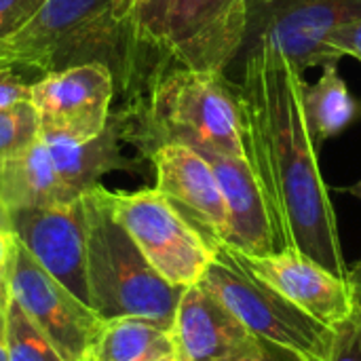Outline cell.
I'll use <instances>...</instances> for the list:
<instances>
[{"label":"cell","instance_id":"cb8c5ba5","mask_svg":"<svg viewBox=\"0 0 361 361\" xmlns=\"http://www.w3.org/2000/svg\"><path fill=\"white\" fill-rule=\"evenodd\" d=\"M171 2H173V0H154V2L142 13V17L137 19L135 32H137V38H140L144 44L157 49L159 30H161V23H163L165 13H167V8L171 6ZM157 51H159V49H157Z\"/></svg>","mask_w":361,"mask_h":361},{"label":"cell","instance_id":"52a82bcc","mask_svg":"<svg viewBox=\"0 0 361 361\" xmlns=\"http://www.w3.org/2000/svg\"><path fill=\"white\" fill-rule=\"evenodd\" d=\"M355 19H361V0H260L252 8L239 57L264 42L300 74L338 63L343 57L328 47V38Z\"/></svg>","mask_w":361,"mask_h":361},{"label":"cell","instance_id":"7402d4cb","mask_svg":"<svg viewBox=\"0 0 361 361\" xmlns=\"http://www.w3.org/2000/svg\"><path fill=\"white\" fill-rule=\"evenodd\" d=\"M42 4L44 0H0V44L27 25Z\"/></svg>","mask_w":361,"mask_h":361},{"label":"cell","instance_id":"1f68e13d","mask_svg":"<svg viewBox=\"0 0 361 361\" xmlns=\"http://www.w3.org/2000/svg\"><path fill=\"white\" fill-rule=\"evenodd\" d=\"M0 226H2V228H8V218H6L2 212H0ZM8 231H11V228H8Z\"/></svg>","mask_w":361,"mask_h":361},{"label":"cell","instance_id":"6da1fadb","mask_svg":"<svg viewBox=\"0 0 361 361\" xmlns=\"http://www.w3.org/2000/svg\"><path fill=\"white\" fill-rule=\"evenodd\" d=\"M235 82L243 144L281 250L294 247L349 279L319 148L305 112V74L264 42L247 49Z\"/></svg>","mask_w":361,"mask_h":361},{"label":"cell","instance_id":"7a4b0ae2","mask_svg":"<svg viewBox=\"0 0 361 361\" xmlns=\"http://www.w3.org/2000/svg\"><path fill=\"white\" fill-rule=\"evenodd\" d=\"M127 121L125 137L135 140L146 157L165 142H182L247 159L237 89L220 72L163 63L144 104Z\"/></svg>","mask_w":361,"mask_h":361},{"label":"cell","instance_id":"ffe728a7","mask_svg":"<svg viewBox=\"0 0 361 361\" xmlns=\"http://www.w3.org/2000/svg\"><path fill=\"white\" fill-rule=\"evenodd\" d=\"M40 121L32 102L0 108V159H6L38 140Z\"/></svg>","mask_w":361,"mask_h":361},{"label":"cell","instance_id":"e0dca14e","mask_svg":"<svg viewBox=\"0 0 361 361\" xmlns=\"http://www.w3.org/2000/svg\"><path fill=\"white\" fill-rule=\"evenodd\" d=\"M176 357L171 330L144 317L104 319L85 361H161Z\"/></svg>","mask_w":361,"mask_h":361},{"label":"cell","instance_id":"4fadbf2b","mask_svg":"<svg viewBox=\"0 0 361 361\" xmlns=\"http://www.w3.org/2000/svg\"><path fill=\"white\" fill-rule=\"evenodd\" d=\"M171 334L178 361H254L262 341L201 283L184 288Z\"/></svg>","mask_w":361,"mask_h":361},{"label":"cell","instance_id":"f546056e","mask_svg":"<svg viewBox=\"0 0 361 361\" xmlns=\"http://www.w3.org/2000/svg\"><path fill=\"white\" fill-rule=\"evenodd\" d=\"M349 281L353 288V296H355V305L361 307V258L355 262V267L349 273Z\"/></svg>","mask_w":361,"mask_h":361},{"label":"cell","instance_id":"3957f363","mask_svg":"<svg viewBox=\"0 0 361 361\" xmlns=\"http://www.w3.org/2000/svg\"><path fill=\"white\" fill-rule=\"evenodd\" d=\"M112 2L44 0L27 25L4 40L0 49L13 66L34 68L42 74L99 61L125 85L137 72L142 49L152 47L116 19Z\"/></svg>","mask_w":361,"mask_h":361},{"label":"cell","instance_id":"603a6c76","mask_svg":"<svg viewBox=\"0 0 361 361\" xmlns=\"http://www.w3.org/2000/svg\"><path fill=\"white\" fill-rule=\"evenodd\" d=\"M32 82L25 80L21 74L15 72V66H2L0 68V108L30 102Z\"/></svg>","mask_w":361,"mask_h":361},{"label":"cell","instance_id":"f1b7e54d","mask_svg":"<svg viewBox=\"0 0 361 361\" xmlns=\"http://www.w3.org/2000/svg\"><path fill=\"white\" fill-rule=\"evenodd\" d=\"M15 243H17L15 235H13L8 228H2V226H0V273L6 269V264H8V260H11L13 250H15Z\"/></svg>","mask_w":361,"mask_h":361},{"label":"cell","instance_id":"484cf974","mask_svg":"<svg viewBox=\"0 0 361 361\" xmlns=\"http://www.w3.org/2000/svg\"><path fill=\"white\" fill-rule=\"evenodd\" d=\"M154 0H114V15L121 23H125L127 27H131L135 32L137 19L142 17V13L152 4ZM137 34V32H135Z\"/></svg>","mask_w":361,"mask_h":361},{"label":"cell","instance_id":"5b68a950","mask_svg":"<svg viewBox=\"0 0 361 361\" xmlns=\"http://www.w3.org/2000/svg\"><path fill=\"white\" fill-rule=\"evenodd\" d=\"M199 283L224 302L260 341L279 345L305 361L330 360L334 330L256 277L226 243L216 247V258Z\"/></svg>","mask_w":361,"mask_h":361},{"label":"cell","instance_id":"4316f807","mask_svg":"<svg viewBox=\"0 0 361 361\" xmlns=\"http://www.w3.org/2000/svg\"><path fill=\"white\" fill-rule=\"evenodd\" d=\"M8 288H6V275L0 273V361H8L6 349V307H8Z\"/></svg>","mask_w":361,"mask_h":361},{"label":"cell","instance_id":"277c9868","mask_svg":"<svg viewBox=\"0 0 361 361\" xmlns=\"http://www.w3.org/2000/svg\"><path fill=\"white\" fill-rule=\"evenodd\" d=\"M89 305L102 319L144 317L171 330L184 288L165 281L112 216L104 186L82 195Z\"/></svg>","mask_w":361,"mask_h":361},{"label":"cell","instance_id":"d6986e66","mask_svg":"<svg viewBox=\"0 0 361 361\" xmlns=\"http://www.w3.org/2000/svg\"><path fill=\"white\" fill-rule=\"evenodd\" d=\"M6 349L8 361H66L13 298L6 307Z\"/></svg>","mask_w":361,"mask_h":361},{"label":"cell","instance_id":"7c38bea8","mask_svg":"<svg viewBox=\"0 0 361 361\" xmlns=\"http://www.w3.org/2000/svg\"><path fill=\"white\" fill-rule=\"evenodd\" d=\"M148 159L154 169V188L212 245L226 243L231 235V212L207 159L182 142H165Z\"/></svg>","mask_w":361,"mask_h":361},{"label":"cell","instance_id":"d4e9b609","mask_svg":"<svg viewBox=\"0 0 361 361\" xmlns=\"http://www.w3.org/2000/svg\"><path fill=\"white\" fill-rule=\"evenodd\" d=\"M328 47L341 57L351 55L361 61V19L349 21L341 25L334 34H330Z\"/></svg>","mask_w":361,"mask_h":361},{"label":"cell","instance_id":"44dd1931","mask_svg":"<svg viewBox=\"0 0 361 361\" xmlns=\"http://www.w3.org/2000/svg\"><path fill=\"white\" fill-rule=\"evenodd\" d=\"M332 330L334 345L328 361H361V307H355V311Z\"/></svg>","mask_w":361,"mask_h":361},{"label":"cell","instance_id":"8992f818","mask_svg":"<svg viewBox=\"0 0 361 361\" xmlns=\"http://www.w3.org/2000/svg\"><path fill=\"white\" fill-rule=\"evenodd\" d=\"M104 197L116 222L165 281L188 288L203 279L218 245H212L165 195L157 188H104Z\"/></svg>","mask_w":361,"mask_h":361},{"label":"cell","instance_id":"4dcf8cb0","mask_svg":"<svg viewBox=\"0 0 361 361\" xmlns=\"http://www.w3.org/2000/svg\"><path fill=\"white\" fill-rule=\"evenodd\" d=\"M2 66H13V63H11V61H8V57L0 51V68H2Z\"/></svg>","mask_w":361,"mask_h":361},{"label":"cell","instance_id":"ba28073f","mask_svg":"<svg viewBox=\"0 0 361 361\" xmlns=\"http://www.w3.org/2000/svg\"><path fill=\"white\" fill-rule=\"evenodd\" d=\"M258 2L173 0L161 23L157 49L180 66L226 74L245 44Z\"/></svg>","mask_w":361,"mask_h":361},{"label":"cell","instance_id":"9c48e42d","mask_svg":"<svg viewBox=\"0 0 361 361\" xmlns=\"http://www.w3.org/2000/svg\"><path fill=\"white\" fill-rule=\"evenodd\" d=\"M4 275L11 298L44 332L61 357L85 361L104 319L47 273L19 241Z\"/></svg>","mask_w":361,"mask_h":361},{"label":"cell","instance_id":"30bf717a","mask_svg":"<svg viewBox=\"0 0 361 361\" xmlns=\"http://www.w3.org/2000/svg\"><path fill=\"white\" fill-rule=\"evenodd\" d=\"M114 91V72L99 61L42 74L30 93L40 121L38 135L72 142L97 137L110 123Z\"/></svg>","mask_w":361,"mask_h":361},{"label":"cell","instance_id":"ac0fdd59","mask_svg":"<svg viewBox=\"0 0 361 361\" xmlns=\"http://www.w3.org/2000/svg\"><path fill=\"white\" fill-rule=\"evenodd\" d=\"M305 112L317 148L357 118L360 104L341 76L338 63L324 66L317 82H305Z\"/></svg>","mask_w":361,"mask_h":361},{"label":"cell","instance_id":"2e32d148","mask_svg":"<svg viewBox=\"0 0 361 361\" xmlns=\"http://www.w3.org/2000/svg\"><path fill=\"white\" fill-rule=\"evenodd\" d=\"M40 137V135H38ZM123 133V118H112L108 127L91 140L72 142L61 137H40L49 148V154L55 163L57 176L72 197L80 199L87 190L95 188L102 176L118 169H131L133 165L123 157L118 140Z\"/></svg>","mask_w":361,"mask_h":361},{"label":"cell","instance_id":"83f0119b","mask_svg":"<svg viewBox=\"0 0 361 361\" xmlns=\"http://www.w3.org/2000/svg\"><path fill=\"white\" fill-rule=\"evenodd\" d=\"M254 361H305L300 360L296 353L279 347V345H273V343H264L262 341V353L256 357Z\"/></svg>","mask_w":361,"mask_h":361},{"label":"cell","instance_id":"d6a6232c","mask_svg":"<svg viewBox=\"0 0 361 361\" xmlns=\"http://www.w3.org/2000/svg\"><path fill=\"white\" fill-rule=\"evenodd\" d=\"M161 361H178V357H169V360H161Z\"/></svg>","mask_w":361,"mask_h":361},{"label":"cell","instance_id":"5bb4252c","mask_svg":"<svg viewBox=\"0 0 361 361\" xmlns=\"http://www.w3.org/2000/svg\"><path fill=\"white\" fill-rule=\"evenodd\" d=\"M237 256L256 277L328 328L345 322L357 307L349 279L330 273L294 247L267 256H245L241 252Z\"/></svg>","mask_w":361,"mask_h":361},{"label":"cell","instance_id":"9a60e30c","mask_svg":"<svg viewBox=\"0 0 361 361\" xmlns=\"http://www.w3.org/2000/svg\"><path fill=\"white\" fill-rule=\"evenodd\" d=\"M57 176L49 148L38 137L19 152L0 159V212L8 214L74 201Z\"/></svg>","mask_w":361,"mask_h":361},{"label":"cell","instance_id":"8fae6325","mask_svg":"<svg viewBox=\"0 0 361 361\" xmlns=\"http://www.w3.org/2000/svg\"><path fill=\"white\" fill-rule=\"evenodd\" d=\"M8 228L47 273L89 305L87 214L82 197L13 212L8 214Z\"/></svg>","mask_w":361,"mask_h":361}]
</instances>
